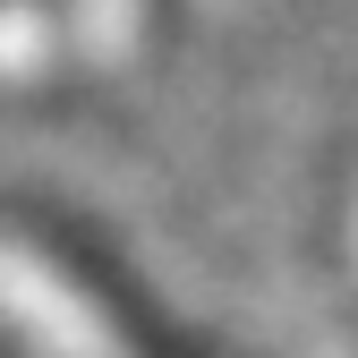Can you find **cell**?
<instances>
[{
    "label": "cell",
    "mask_w": 358,
    "mask_h": 358,
    "mask_svg": "<svg viewBox=\"0 0 358 358\" xmlns=\"http://www.w3.org/2000/svg\"><path fill=\"white\" fill-rule=\"evenodd\" d=\"M307 358H358V137L341 145L316 205V282H307Z\"/></svg>",
    "instance_id": "obj_3"
},
{
    "label": "cell",
    "mask_w": 358,
    "mask_h": 358,
    "mask_svg": "<svg viewBox=\"0 0 358 358\" xmlns=\"http://www.w3.org/2000/svg\"><path fill=\"white\" fill-rule=\"evenodd\" d=\"M179 0H0V103H120L154 77Z\"/></svg>",
    "instance_id": "obj_2"
},
{
    "label": "cell",
    "mask_w": 358,
    "mask_h": 358,
    "mask_svg": "<svg viewBox=\"0 0 358 358\" xmlns=\"http://www.w3.org/2000/svg\"><path fill=\"white\" fill-rule=\"evenodd\" d=\"M0 358H222L120 256L52 213H0Z\"/></svg>",
    "instance_id": "obj_1"
}]
</instances>
